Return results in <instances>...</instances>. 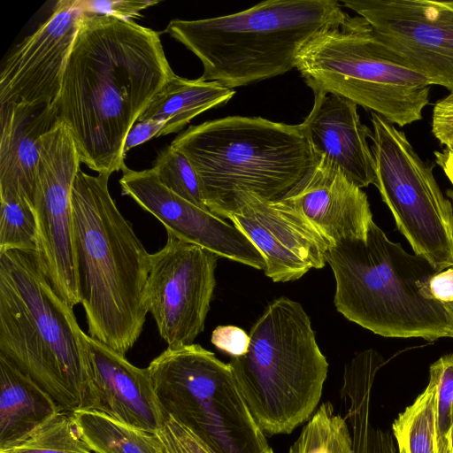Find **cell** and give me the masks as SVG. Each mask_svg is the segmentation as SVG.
Listing matches in <instances>:
<instances>
[{
    "instance_id": "obj_33",
    "label": "cell",
    "mask_w": 453,
    "mask_h": 453,
    "mask_svg": "<svg viewBox=\"0 0 453 453\" xmlns=\"http://www.w3.org/2000/svg\"><path fill=\"white\" fill-rule=\"evenodd\" d=\"M432 132L441 144L453 150V93L434 104Z\"/></svg>"
},
{
    "instance_id": "obj_23",
    "label": "cell",
    "mask_w": 453,
    "mask_h": 453,
    "mask_svg": "<svg viewBox=\"0 0 453 453\" xmlns=\"http://www.w3.org/2000/svg\"><path fill=\"white\" fill-rule=\"evenodd\" d=\"M77 431L95 453H164L157 433L130 426L104 413L80 410L71 414Z\"/></svg>"
},
{
    "instance_id": "obj_27",
    "label": "cell",
    "mask_w": 453,
    "mask_h": 453,
    "mask_svg": "<svg viewBox=\"0 0 453 453\" xmlns=\"http://www.w3.org/2000/svg\"><path fill=\"white\" fill-rule=\"evenodd\" d=\"M152 168L164 186L195 205L210 211L198 176L180 150L172 145L165 147L158 152Z\"/></svg>"
},
{
    "instance_id": "obj_14",
    "label": "cell",
    "mask_w": 453,
    "mask_h": 453,
    "mask_svg": "<svg viewBox=\"0 0 453 453\" xmlns=\"http://www.w3.org/2000/svg\"><path fill=\"white\" fill-rule=\"evenodd\" d=\"M227 219L257 249L265 275L275 282L297 280L326 263L331 242L298 210L280 199L267 201L252 193L242 194Z\"/></svg>"
},
{
    "instance_id": "obj_38",
    "label": "cell",
    "mask_w": 453,
    "mask_h": 453,
    "mask_svg": "<svg viewBox=\"0 0 453 453\" xmlns=\"http://www.w3.org/2000/svg\"><path fill=\"white\" fill-rule=\"evenodd\" d=\"M449 196H450L453 199V189L448 191Z\"/></svg>"
},
{
    "instance_id": "obj_37",
    "label": "cell",
    "mask_w": 453,
    "mask_h": 453,
    "mask_svg": "<svg viewBox=\"0 0 453 453\" xmlns=\"http://www.w3.org/2000/svg\"><path fill=\"white\" fill-rule=\"evenodd\" d=\"M450 446H451V453H453V413H452V423H451V432H450Z\"/></svg>"
},
{
    "instance_id": "obj_32",
    "label": "cell",
    "mask_w": 453,
    "mask_h": 453,
    "mask_svg": "<svg viewBox=\"0 0 453 453\" xmlns=\"http://www.w3.org/2000/svg\"><path fill=\"white\" fill-rule=\"evenodd\" d=\"M211 341L216 348L234 357L248 352L250 338L241 327L219 326L213 330Z\"/></svg>"
},
{
    "instance_id": "obj_7",
    "label": "cell",
    "mask_w": 453,
    "mask_h": 453,
    "mask_svg": "<svg viewBox=\"0 0 453 453\" xmlns=\"http://www.w3.org/2000/svg\"><path fill=\"white\" fill-rule=\"evenodd\" d=\"M248 352L228 363L237 386L266 437L290 434L317 410L328 362L303 306L273 301L250 332Z\"/></svg>"
},
{
    "instance_id": "obj_21",
    "label": "cell",
    "mask_w": 453,
    "mask_h": 453,
    "mask_svg": "<svg viewBox=\"0 0 453 453\" xmlns=\"http://www.w3.org/2000/svg\"><path fill=\"white\" fill-rule=\"evenodd\" d=\"M59 411L46 391L0 355V451L27 439Z\"/></svg>"
},
{
    "instance_id": "obj_30",
    "label": "cell",
    "mask_w": 453,
    "mask_h": 453,
    "mask_svg": "<svg viewBox=\"0 0 453 453\" xmlns=\"http://www.w3.org/2000/svg\"><path fill=\"white\" fill-rule=\"evenodd\" d=\"M157 434L164 453H216L189 428L169 416Z\"/></svg>"
},
{
    "instance_id": "obj_22",
    "label": "cell",
    "mask_w": 453,
    "mask_h": 453,
    "mask_svg": "<svg viewBox=\"0 0 453 453\" xmlns=\"http://www.w3.org/2000/svg\"><path fill=\"white\" fill-rule=\"evenodd\" d=\"M235 94L216 81L198 78L188 80L174 75L157 95L138 121L156 119L165 122L158 136L180 131L203 111L227 103Z\"/></svg>"
},
{
    "instance_id": "obj_26",
    "label": "cell",
    "mask_w": 453,
    "mask_h": 453,
    "mask_svg": "<svg viewBox=\"0 0 453 453\" xmlns=\"http://www.w3.org/2000/svg\"><path fill=\"white\" fill-rule=\"evenodd\" d=\"M0 254L11 250H37V221L25 198L0 195Z\"/></svg>"
},
{
    "instance_id": "obj_29",
    "label": "cell",
    "mask_w": 453,
    "mask_h": 453,
    "mask_svg": "<svg viewBox=\"0 0 453 453\" xmlns=\"http://www.w3.org/2000/svg\"><path fill=\"white\" fill-rule=\"evenodd\" d=\"M351 428L353 453H398L393 434L374 426L368 405H356L346 413Z\"/></svg>"
},
{
    "instance_id": "obj_10",
    "label": "cell",
    "mask_w": 453,
    "mask_h": 453,
    "mask_svg": "<svg viewBox=\"0 0 453 453\" xmlns=\"http://www.w3.org/2000/svg\"><path fill=\"white\" fill-rule=\"evenodd\" d=\"M371 121L375 186L414 254L441 272L453 265L452 203L405 134L375 112Z\"/></svg>"
},
{
    "instance_id": "obj_36",
    "label": "cell",
    "mask_w": 453,
    "mask_h": 453,
    "mask_svg": "<svg viewBox=\"0 0 453 453\" xmlns=\"http://www.w3.org/2000/svg\"><path fill=\"white\" fill-rule=\"evenodd\" d=\"M442 304L446 308L447 311L449 312V314L453 321V296L447 301L443 302Z\"/></svg>"
},
{
    "instance_id": "obj_15",
    "label": "cell",
    "mask_w": 453,
    "mask_h": 453,
    "mask_svg": "<svg viewBox=\"0 0 453 453\" xmlns=\"http://www.w3.org/2000/svg\"><path fill=\"white\" fill-rule=\"evenodd\" d=\"M82 14L77 0L58 1L49 18L13 48L0 73V106L57 104Z\"/></svg>"
},
{
    "instance_id": "obj_13",
    "label": "cell",
    "mask_w": 453,
    "mask_h": 453,
    "mask_svg": "<svg viewBox=\"0 0 453 453\" xmlns=\"http://www.w3.org/2000/svg\"><path fill=\"white\" fill-rule=\"evenodd\" d=\"M413 70L453 93V0L342 1Z\"/></svg>"
},
{
    "instance_id": "obj_3",
    "label": "cell",
    "mask_w": 453,
    "mask_h": 453,
    "mask_svg": "<svg viewBox=\"0 0 453 453\" xmlns=\"http://www.w3.org/2000/svg\"><path fill=\"white\" fill-rule=\"evenodd\" d=\"M84 334L36 251L0 254V355L70 414L83 410L88 392Z\"/></svg>"
},
{
    "instance_id": "obj_25",
    "label": "cell",
    "mask_w": 453,
    "mask_h": 453,
    "mask_svg": "<svg viewBox=\"0 0 453 453\" xmlns=\"http://www.w3.org/2000/svg\"><path fill=\"white\" fill-rule=\"evenodd\" d=\"M0 453H92L70 413L59 411L30 436Z\"/></svg>"
},
{
    "instance_id": "obj_34",
    "label": "cell",
    "mask_w": 453,
    "mask_h": 453,
    "mask_svg": "<svg viewBox=\"0 0 453 453\" xmlns=\"http://www.w3.org/2000/svg\"><path fill=\"white\" fill-rule=\"evenodd\" d=\"M165 124V122L156 119H148L135 123L126 137L124 144L125 155L134 147L150 140L152 137H157Z\"/></svg>"
},
{
    "instance_id": "obj_18",
    "label": "cell",
    "mask_w": 453,
    "mask_h": 453,
    "mask_svg": "<svg viewBox=\"0 0 453 453\" xmlns=\"http://www.w3.org/2000/svg\"><path fill=\"white\" fill-rule=\"evenodd\" d=\"M280 200L298 210L332 245L343 240H366L372 221L367 196L327 159H317Z\"/></svg>"
},
{
    "instance_id": "obj_4",
    "label": "cell",
    "mask_w": 453,
    "mask_h": 453,
    "mask_svg": "<svg viewBox=\"0 0 453 453\" xmlns=\"http://www.w3.org/2000/svg\"><path fill=\"white\" fill-rule=\"evenodd\" d=\"M326 258L336 284L334 305L347 319L383 337L453 338V321L429 289L437 272L373 220L365 241H341Z\"/></svg>"
},
{
    "instance_id": "obj_35",
    "label": "cell",
    "mask_w": 453,
    "mask_h": 453,
    "mask_svg": "<svg viewBox=\"0 0 453 453\" xmlns=\"http://www.w3.org/2000/svg\"><path fill=\"white\" fill-rule=\"evenodd\" d=\"M434 156L436 163L453 185V150L446 148L441 151H434Z\"/></svg>"
},
{
    "instance_id": "obj_8",
    "label": "cell",
    "mask_w": 453,
    "mask_h": 453,
    "mask_svg": "<svg viewBox=\"0 0 453 453\" xmlns=\"http://www.w3.org/2000/svg\"><path fill=\"white\" fill-rule=\"evenodd\" d=\"M296 68L313 92L343 96L400 127L421 120L429 104L428 80L358 15L314 35L300 48Z\"/></svg>"
},
{
    "instance_id": "obj_1",
    "label": "cell",
    "mask_w": 453,
    "mask_h": 453,
    "mask_svg": "<svg viewBox=\"0 0 453 453\" xmlns=\"http://www.w3.org/2000/svg\"><path fill=\"white\" fill-rule=\"evenodd\" d=\"M174 75L157 32L83 12L57 102L81 162L98 174L121 171L128 132Z\"/></svg>"
},
{
    "instance_id": "obj_24",
    "label": "cell",
    "mask_w": 453,
    "mask_h": 453,
    "mask_svg": "<svg viewBox=\"0 0 453 453\" xmlns=\"http://www.w3.org/2000/svg\"><path fill=\"white\" fill-rule=\"evenodd\" d=\"M437 380L429 372V382L392 424L398 453H435L434 433Z\"/></svg>"
},
{
    "instance_id": "obj_9",
    "label": "cell",
    "mask_w": 453,
    "mask_h": 453,
    "mask_svg": "<svg viewBox=\"0 0 453 453\" xmlns=\"http://www.w3.org/2000/svg\"><path fill=\"white\" fill-rule=\"evenodd\" d=\"M160 406L216 453H273L230 365L199 344L166 348L147 367Z\"/></svg>"
},
{
    "instance_id": "obj_12",
    "label": "cell",
    "mask_w": 453,
    "mask_h": 453,
    "mask_svg": "<svg viewBox=\"0 0 453 453\" xmlns=\"http://www.w3.org/2000/svg\"><path fill=\"white\" fill-rule=\"evenodd\" d=\"M218 257L171 233L165 245L150 254L145 304L167 348L191 345L203 331Z\"/></svg>"
},
{
    "instance_id": "obj_11",
    "label": "cell",
    "mask_w": 453,
    "mask_h": 453,
    "mask_svg": "<svg viewBox=\"0 0 453 453\" xmlns=\"http://www.w3.org/2000/svg\"><path fill=\"white\" fill-rule=\"evenodd\" d=\"M81 163L70 130L58 119L42 137L33 207L41 266L57 294L73 308L81 301L73 254L71 197Z\"/></svg>"
},
{
    "instance_id": "obj_31",
    "label": "cell",
    "mask_w": 453,
    "mask_h": 453,
    "mask_svg": "<svg viewBox=\"0 0 453 453\" xmlns=\"http://www.w3.org/2000/svg\"><path fill=\"white\" fill-rule=\"evenodd\" d=\"M78 7L88 13L111 15L130 19L140 16V12L158 3V1L134 0H77Z\"/></svg>"
},
{
    "instance_id": "obj_6",
    "label": "cell",
    "mask_w": 453,
    "mask_h": 453,
    "mask_svg": "<svg viewBox=\"0 0 453 453\" xmlns=\"http://www.w3.org/2000/svg\"><path fill=\"white\" fill-rule=\"evenodd\" d=\"M346 16L334 0H268L233 14L172 19L165 32L200 59V79L234 89L290 71L308 40Z\"/></svg>"
},
{
    "instance_id": "obj_19",
    "label": "cell",
    "mask_w": 453,
    "mask_h": 453,
    "mask_svg": "<svg viewBox=\"0 0 453 453\" xmlns=\"http://www.w3.org/2000/svg\"><path fill=\"white\" fill-rule=\"evenodd\" d=\"M312 108L299 124L316 160L336 165L359 188L375 185V164L368 139L372 131L360 120L357 104L339 95L315 91Z\"/></svg>"
},
{
    "instance_id": "obj_28",
    "label": "cell",
    "mask_w": 453,
    "mask_h": 453,
    "mask_svg": "<svg viewBox=\"0 0 453 453\" xmlns=\"http://www.w3.org/2000/svg\"><path fill=\"white\" fill-rule=\"evenodd\" d=\"M437 380L435 453H451L450 432L453 413V354L441 357L430 365Z\"/></svg>"
},
{
    "instance_id": "obj_2",
    "label": "cell",
    "mask_w": 453,
    "mask_h": 453,
    "mask_svg": "<svg viewBox=\"0 0 453 453\" xmlns=\"http://www.w3.org/2000/svg\"><path fill=\"white\" fill-rule=\"evenodd\" d=\"M109 175L80 170L72 189L73 254L88 335L126 355L148 313L150 254L111 196Z\"/></svg>"
},
{
    "instance_id": "obj_20",
    "label": "cell",
    "mask_w": 453,
    "mask_h": 453,
    "mask_svg": "<svg viewBox=\"0 0 453 453\" xmlns=\"http://www.w3.org/2000/svg\"><path fill=\"white\" fill-rule=\"evenodd\" d=\"M0 119V195L18 196L33 205L42 137L58 121L57 104L3 105Z\"/></svg>"
},
{
    "instance_id": "obj_5",
    "label": "cell",
    "mask_w": 453,
    "mask_h": 453,
    "mask_svg": "<svg viewBox=\"0 0 453 453\" xmlns=\"http://www.w3.org/2000/svg\"><path fill=\"white\" fill-rule=\"evenodd\" d=\"M170 145L188 157L208 209L223 219L240 195L277 201L316 164L299 124L261 117L229 116L190 126Z\"/></svg>"
},
{
    "instance_id": "obj_16",
    "label": "cell",
    "mask_w": 453,
    "mask_h": 453,
    "mask_svg": "<svg viewBox=\"0 0 453 453\" xmlns=\"http://www.w3.org/2000/svg\"><path fill=\"white\" fill-rule=\"evenodd\" d=\"M122 194L157 218L167 233L219 257L264 269L265 261L253 243L233 224L180 197L164 186L153 168L122 167Z\"/></svg>"
},
{
    "instance_id": "obj_17",
    "label": "cell",
    "mask_w": 453,
    "mask_h": 453,
    "mask_svg": "<svg viewBox=\"0 0 453 453\" xmlns=\"http://www.w3.org/2000/svg\"><path fill=\"white\" fill-rule=\"evenodd\" d=\"M89 386L83 410L157 433L166 419L148 368L132 365L125 355L84 334Z\"/></svg>"
}]
</instances>
